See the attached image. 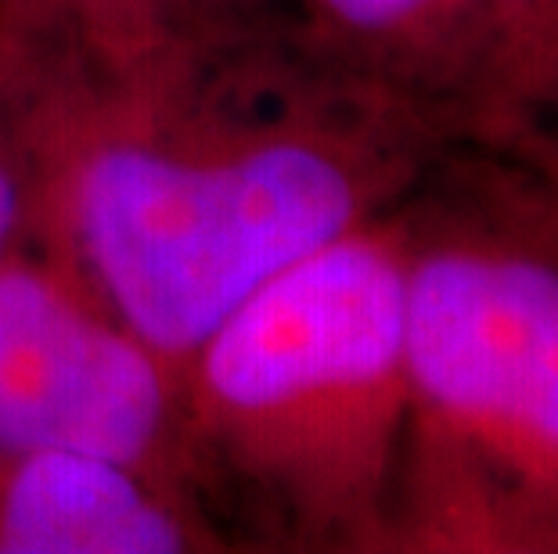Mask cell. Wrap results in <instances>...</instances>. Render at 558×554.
<instances>
[{
	"label": "cell",
	"instance_id": "obj_8",
	"mask_svg": "<svg viewBox=\"0 0 558 554\" xmlns=\"http://www.w3.org/2000/svg\"><path fill=\"white\" fill-rule=\"evenodd\" d=\"M40 181L29 140L0 98V267L37 242Z\"/></svg>",
	"mask_w": 558,
	"mask_h": 554
},
{
	"label": "cell",
	"instance_id": "obj_4",
	"mask_svg": "<svg viewBox=\"0 0 558 554\" xmlns=\"http://www.w3.org/2000/svg\"><path fill=\"white\" fill-rule=\"evenodd\" d=\"M0 446L126 468L202 508L181 374L33 245L0 267Z\"/></svg>",
	"mask_w": 558,
	"mask_h": 554
},
{
	"label": "cell",
	"instance_id": "obj_3",
	"mask_svg": "<svg viewBox=\"0 0 558 554\" xmlns=\"http://www.w3.org/2000/svg\"><path fill=\"white\" fill-rule=\"evenodd\" d=\"M408 426L393 551L558 554V253L465 156L400 206Z\"/></svg>",
	"mask_w": 558,
	"mask_h": 554
},
{
	"label": "cell",
	"instance_id": "obj_1",
	"mask_svg": "<svg viewBox=\"0 0 558 554\" xmlns=\"http://www.w3.org/2000/svg\"><path fill=\"white\" fill-rule=\"evenodd\" d=\"M0 98L37 162L33 249L177 374L264 281L393 213L458 151L278 11L0 0Z\"/></svg>",
	"mask_w": 558,
	"mask_h": 554
},
{
	"label": "cell",
	"instance_id": "obj_10",
	"mask_svg": "<svg viewBox=\"0 0 558 554\" xmlns=\"http://www.w3.org/2000/svg\"><path fill=\"white\" fill-rule=\"evenodd\" d=\"M522 145H541L544 151H551V156H558V126H555V130H544V134L530 137V140H522ZM508 151H512V148H508Z\"/></svg>",
	"mask_w": 558,
	"mask_h": 554
},
{
	"label": "cell",
	"instance_id": "obj_5",
	"mask_svg": "<svg viewBox=\"0 0 558 554\" xmlns=\"http://www.w3.org/2000/svg\"><path fill=\"white\" fill-rule=\"evenodd\" d=\"M278 15L450 148L508 151L558 126V0H278Z\"/></svg>",
	"mask_w": 558,
	"mask_h": 554
},
{
	"label": "cell",
	"instance_id": "obj_7",
	"mask_svg": "<svg viewBox=\"0 0 558 554\" xmlns=\"http://www.w3.org/2000/svg\"><path fill=\"white\" fill-rule=\"evenodd\" d=\"M486 195L558 253V156L541 145L512 151H461Z\"/></svg>",
	"mask_w": 558,
	"mask_h": 554
},
{
	"label": "cell",
	"instance_id": "obj_6",
	"mask_svg": "<svg viewBox=\"0 0 558 554\" xmlns=\"http://www.w3.org/2000/svg\"><path fill=\"white\" fill-rule=\"evenodd\" d=\"M234 547L181 493L126 468L0 446V554H192Z\"/></svg>",
	"mask_w": 558,
	"mask_h": 554
},
{
	"label": "cell",
	"instance_id": "obj_9",
	"mask_svg": "<svg viewBox=\"0 0 558 554\" xmlns=\"http://www.w3.org/2000/svg\"><path fill=\"white\" fill-rule=\"evenodd\" d=\"M162 4L195 22H256L278 11V0H162Z\"/></svg>",
	"mask_w": 558,
	"mask_h": 554
},
{
	"label": "cell",
	"instance_id": "obj_2",
	"mask_svg": "<svg viewBox=\"0 0 558 554\" xmlns=\"http://www.w3.org/2000/svg\"><path fill=\"white\" fill-rule=\"evenodd\" d=\"M400 206L245 296L181 368L202 508L284 551H393L408 426ZM231 540V537H228Z\"/></svg>",
	"mask_w": 558,
	"mask_h": 554
}]
</instances>
